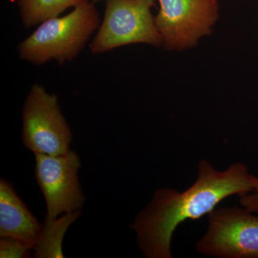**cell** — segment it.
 <instances>
[{
    "mask_svg": "<svg viewBox=\"0 0 258 258\" xmlns=\"http://www.w3.org/2000/svg\"><path fill=\"white\" fill-rule=\"evenodd\" d=\"M254 176L242 163L218 171L205 160L199 164L195 184L182 192L161 188L147 208L130 225L137 233L139 247L147 258H171L173 233L186 219L197 220L215 210L231 195H245L254 190Z\"/></svg>",
    "mask_w": 258,
    "mask_h": 258,
    "instance_id": "obj_1",
    "label": "cell"
},
{
    "mask_svg": "<svg viewBox=\"0 0 258 258\" xmlns=\"http://www.w3.org/2000/svg\"><path fill=\"white\" fill-rule=\"evenodd\" d=\"M101 25L94 3L86 0L63 17L47 20L18 46L22 60L40 66L76 59Z\"/></svg>",
    "mask_w": 258,
    "mask_h": 258,
    "instance_id": "obj_2",
    "label": "cell"
},
{
    "mask_svg": "<svg viewBox=\"0 0 258 258\" xmlns=\"http://www.w3.org/2000/svg\"><path fill=\"white\" fill-rule=\"evenodd\" d=\"M157 0H106L103 21L90 47L102 54L124 45L144 43L162 46L152 8Z\"/></svg>",
    "mask_w": 258,
    "mask_h": 258,
    "instance_id": "obj_3",
    "label": "cell"
},
{
    "mask_svg": "<svg viewBox=\"0 0 258 258\" xmlns=\"http://www.w3.org/2000/svg\"><path fill=\"white\" fill-rule=\"evenodd\" d=\"M24 146L32 152L57 157L71 149L72 132L64 118L55 94L34 84L23 108Z\"/></svg>",
    "mask_w": 258,
    "mask_h": 258,
    "instance_id": "obj_4",
    "label": "cell"
},
{
    "mask_svg": "<svg viewBox=\"0 0 258 258\" xmlns=\"http://www.w3.org/2000/svg\"><path fill=\"white\" fill-rule=\"evenodd\" d=\"M154 22L166 50L181 51L211 35L219 15L217 0H158Z\"/></svg>",
    "mask_w": 258,
    "mask_h": 258,
    "instance_id": "obj_5",
    "label": "cell"
},
{
    "mask_svg": "<svg viewBox=\"0 0 258 258\" xmlns=\"http://www.w3.org/2000/svg\"><path fill=\"white\" fill-rule=\"evenodd\" d=\"M237 208L208 214L206 234L198 243L200 253L221 258H258V217Z\"/></svg>",
    "mask_w": 258,
    "mask_h": 258,
    "instance_id": "obj_6",
    "label": "cell"
},
{
    "mask_svg": "<svg viewBox=\"0 0 258 258\" xmlns=\"http://www.w3.org/2000/svg\"><path fill=\"white\" fill-rule=\"evenodd\" d=\"M35 177L46 202V217L81 210L85 202L79 179L81 159L75 151L52 157L35 153Z\"/></svg>",
    "mask_w": 258,
    "mask_h": 258,
    "instance_id": "obj_7",
    "label": "cell"
},
{
    "mask_svg": "<svg viewBox=\"0 0 258 258\" xmlns=\"http://www.w3.org/2000/svg\"><path fill=\"white\" fill-rule=\"evenodd\" d=\"M43 225L38 222L18 196L14 186L0 179V237H13L36 245Z\"/></svg>",
    "mask_w": 258,
    "mask_h": 258,
    "instance_id": "obj_8",
    "label": "cell"
},
{
    "mask_svg": "<svg viewBox=\"0 0 258 258\" xmlns=\"http://www.w3.org/2000/svg\"><path fill=\"white\" fill-rule=\"evenodd\" d=\"M81 210L69 212L55 220L45 217L41 237L34 247L37 258H63L62 244L70 226L81 216Z\"/></svg>",
    "mask_w": 258,
    "mask_h": 258,
    "instance_id": "obj_9",
    "label": "cell"
},
{
    "mask_svg": "<svg viewBox=\"0 0 258 258\" xmlns=\"http://www.w3.org/2000/svg\"><path fill=\"white\" fill-rule=\"evenodd\" d=\"M86 0H17L22 23L27 28L57 18L71 8H76Z\"/></svg>",
    "mask_w": 258,
    "mask_h": 258,
    "instance_id": "obj_10",
    "label": "cell"
},
{
    "mask_svg": "<svg viewBox=\"0 0 258 258\" xmlns=\"http://www.w3.org/2000/svg\"><path fill=\"white\" fill-rule=\"evenodd\" d=\"M34 246L13 237H0V257L26 258L30 257Z\"/></svg>",
    "mask_w": 258,
    "mask_h": 258,
    "instance_id": "obj_11",
    "label": "cell"
},
{
    "mask_svg": "<svg viewBox=\"0 0 258 258\" xmlns=\"http://www.w3.org/2000/svg\"><path fill=\"white\" fill-rule=\"evenodd\" d=\"M254 190L251 194L241 195L240 203L251 212H258V179L254 176Z\"/></svg>",
    "mask_w": 258,
    "mask_h": 258,
    "instance_id": "obj_12",
    "label": "cell"
},
{
    "mask_svg": "<svg viewBox=\"0 0 258 258\" xmlns=\"http://www.w3.org/2000/svg\"><path fill=\"white\" fill-rule=\"evenodd\" d=\"M100 1H102V0H92V2H93V3H98V2H100Z\"/></svg>",
    "mask_w": 258,
    "mask_h": 258,
    "instance_id": "obj_13",
    "label": "cell"
}]
</instances>
